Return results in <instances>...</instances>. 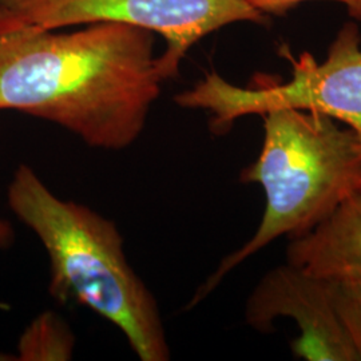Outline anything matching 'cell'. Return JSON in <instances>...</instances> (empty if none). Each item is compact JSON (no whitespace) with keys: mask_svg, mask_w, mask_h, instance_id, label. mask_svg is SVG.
<instances>
[{"mask_svg":"<svg viewBox=\"0 0 361 361\" xmlns=\"http://www.w3.org/2000/svg\"><path fill=\"white\" fill-rule=\"evenodd\" d=\"M153 35L123 23L0 30V110L54 122L91 147L122 150L142 134L165 82Z\"/></svg>","mask_w":361,"mask_h":361,"instance_id":"obj_1","label":"cell"},{"mask_svg":"<svg viewBox=\"0 0 361 361\" xmlns=\"http://www.w3.org/2000/svg\"><path fill=\"white\" fill-rule=\"evenodd\" d=\"M15 216L38 235L50 258L49 292L87 307L126 336L142 361L170 357L154 296L130 267L116 224L90 207L58 198L27 165L8 186Z\"/></svg>","mask_w":361,"mask_h":361,"instance_id":"obj_2","label":"cell"},{"mask_svg":"<svg viewBox=\"0 0 361 361\" xmlns=\"http://www.w3.org/2000/svg\"><path fill=\"white\" fill-rule=\"evenodd\" d=\"M261 116L262 149L240 176L243 183H258L265 192L261 224L245 245L222 259L190 307L274 240L310 232L331 213L360 170V137L348 126H338L332 116L296 109H274Z\"/></svg>","mask_w":361,"mask_h":361,"instance_id":"obj_3","label":"cell"},{"mask_svg":"<svg viewBox=\"0 0 361 361\" xmlns=\"http://www.w3.org/2000/svg\"><path fill=\"white\" fill-rule=\"evenodd\" d=\"M360 43L357 26L347 23L338 31L322 63L310 52L295 58L285 50V58L292 65V78L286 83L244 89L210 74L192 90L176 97V102L210 111L212 128L217 133L231 129L241 116H262L274 109H296L332 116L355 130L361 140Z\"/></svg>","mask_w":361,"mask_h":361,"instance_id":"obj_4","label":"cell"},{"mask_svg":"<svg viewBox=\"0 0 361 361\" xmlns=\"http://www.w3.org/2000/svg\"><path fill=\"white\" fill-rule=\"evenodd\" d=\"M265 15L247 0H0V30H62L92 23H123L159 34L166 49L157 58L164 80L209 34L238 22L262 23Z\"/></svg>","mask_w":361,"mask_h":361,"instance_id":"obj_5","label":"cell"},{"mask_svg":"<svg viewBox=\"0 0 361 361\" xmlns=\"http://www.w3.org/2000/svg\"><path fill=\"white\" fill-rule=\"evenodd\" d=\"M279 317H289L300 328L292 341L297 359L310 361H361L336 310L332 279L313 276L285 264L268 271L245 308L246 323L259 332H273Z\"/></svg>","mask_w":361,"mask_h":361,"instance_id":"obj_6","label":"cell"},{"mask_svg":"<svg viewBox=\"0 0 361 361\" xmlns=\"http://www.w3.org/2000/svg\"><path fill=\"white\" fill-rule=\"evenodd\" d=\"M286 262L324 279L361 277V168L331 213L290 238Z\"/></svg>","mask_w":361,"mask_h":361,"instance_id":"obj_7","label":"cell"},{"mask_svg":"<svg viewBox=\"0 0 361 361\" xmlns=\"http://www.w3.org/2000/svg\"><path fill=\"white\" fill-rule=\"evenodd\" d=\"M73 347L68 328L50 312L27 328L18 345V360H67Z\"/></svg>","mask_w":361,"mask_h":361,"instance_id":"obj_8","label":"cell"},{"mask_svg":"<svg viewBox=\"0 0 361 361\" xmlns=\"http://www.w3.org/2000/svg\"><path fill=\"white\" fill-rule=\"evenodd\" d=\"M336 310L361 360V277L332 279Z\"/></svg>","mask_w":361,"mask_h":361,"instance_id":"obj_9","label":"cell"},{"mask_svg":"<svg viewBox=\"0 0 361 361\" xmlns=\"http://www.w3.org/2000/svg\"><path fill=\"white\" fill-rule=\"evenodd\" d=\"M247 1L264 15L267 13L283 15L297 4L304 1H312V0H247ZM332 1L343 3L348 8L352 18L361 20V0H332Z\"/></svg>","mask_w":361,"mask_h":361,"instance_id":"obj_10","label":"cell"},{"mask_svg":"<svg viewBox=\"0 0 361 361\" xmlns=\"http://www.w3.org/2000/svg\"><path fill=\"white\" fill-rule=\"evenodd\" d=\"M13 243V231L11 224L0 219V249H7Z\"/></svg>","mask_w":361,"mask_h":361,"instance_id":"obj_11","label":"cell"}]
</instances>
